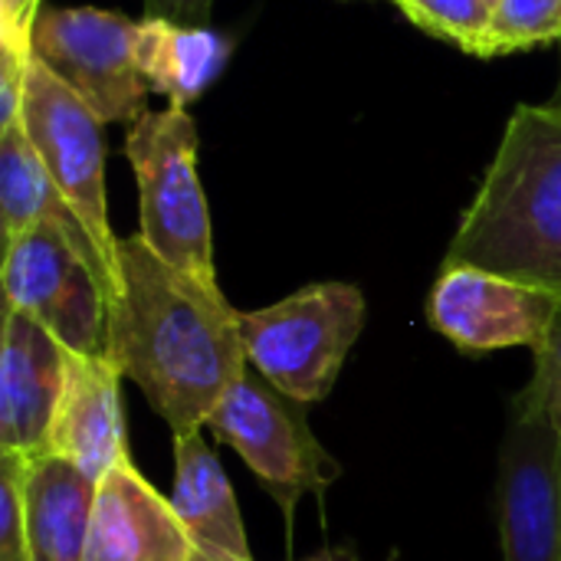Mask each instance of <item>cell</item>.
Segmentation results:
<instances>
[{"label":"cell","instance_id":"603a6c76","mask_svg":"<svg viewBox=\"0 0 561 561\" xmlns=\"http://www.w3.org/2000/svg\"><path fill=\"white\" fill-rule=\"evenodd\" d=\"M145 16H164L178 23H194V26H210V10L214 0H141Z\"/></svg>","mask_w":561,"mask_h":561},{"label":"cell","instance_id":"6da1fadb","mask_svg":"<svg viewBox=\"0 0 561 561\" xmlns=\"http://www.w3.org/2000/svg\"><path fill=\"white\" fill-rule=\"evenodd\" d=\"M108 332L115 365L141 388L174 437L204 431L250 365L240 312L220 286L168 266L138 233L118 240Z\"/></svg>","mask_w":561,"mask_h":561},{"label":"cell","instance_id":"e0dca14e","mask_svg":"<svg viewBox=\"0 0 561 561\" xmlns=\"http://www.w3.org/2000/svg\"><path fill=\"white\" fill-rule=\"evenodd\" d=\"M39 220L59 224L99 263V273H102L108 299H112L115 283H112L95 243L89 240L85 227L76 220V214L69 210V204L62 201L56 184L49 181L36 148L23 135L20 122H13V125L0 128V224H3V243L16 240L20 233H26Z\"/></svg>","mask_w":561,"mask_h":561},{"label":"cell","instance_id":"52a82bcc","mask_svg":"<svg viewBox=\"0 0 561 561\" xmlns=\"http://www.w3.org/2000/svg\"><path fill=\"white\" fill-rule=\"evenodd\" d=\"M207 431L243 457L286 516H293L302 496H322L342 477L339 460L309 431L302 411L250 375L220 398Z\"/></svg>","mask_w":561,"mask_h":561},{"label":"cell","instance_id":"277c9868","mask_svg":"<svg viewBox=\"0 0 561 561\" xmlns=\"http://www.w3.org/2000/svg\"><path fill=\"white\" fill-rule=\"evenodd\" d=\"M125 158L138 178V237L174 270L217 286L210 207L197 178V125L187 108L168 105L128 125Z\"/></svg>","mask_w":561,"mask_h":561},{"label":"cell","instance_id":"7402d4cb","mask_svg":"<svg viewBox=\"0 0 561 561\" xmlns=\"http://www.w3.org/2000/svg\"><path fill=\"white\" fill-rule=\"evenodd\" d=\"M43 0H0V39L33 46V26Z\"/></svg>","mask_w":561,"mask_h":561},{"label":"cell","instance_id":"5b68a950","mask_svg":"<svg viewBox=\"0 0 561 561\" xmlns=\"http://www.w3.org/2000/svg\"><path fill=\"white\" fill-rule=\"evenodd\" d=\"M3 309L36 319L69 355L112 358L99 263L53 220L3 243Z\"/></svg>","mask_w":561,"mask_h":561},{"label":"cell","instance_id":"4316f807","mask_svg":"<svg viewBox=\"0 0 561 561\" xmlns=\"http://www.w3.org/2000/svg\"><path fill=\"white\" fill-rule=\"evenodd\" d=\"M191 561H214V559H207V556H201V552H194V559Z\"/></svg>","mask_w":561,"mask_h":561},{"label":"cell","instance_id":"7c38bea8","mask_svg":"<svg viewBox=\"0 0 561 561\" xmlns=\"http://www.w3.org/2000/svg\"><path fill=\"white\" fill-rule=\"evenodd\" d=\"M194 542L164 500L125 457L99 480L85 561H191Z\"/></svg>","mask_w":561,"mask_h":561},{"label":"cell","instance_id":"8fae6325","mask_svg":"<svg viewBox=\"0 0 561 561\" xmlns=\"http://www.w3.org/2000/svg\"><path fill=\"white\" fill-rule=\"evenodd\" d=\"M69 371V352L26 312L3 309L0 332V457L46 450Z\"/></svg>","mask_w":561,"mask_h":561},{"label":"cell","instance_id":"30bf717a","mask_svg":"<svg viewBox=\"0 0 561 561\" xmlns=\"http://www.w3.org/2000/svg\"><path fill=\"white\" fill-rule=\"evenodd\" d=\"M503 561H561V437L513 404L496 480Z\"/></svg>","mask_w":561,"mask_h":561},{"label":"cell","instance_id":"cb8c5ba5","mask_svg":"<svg viewBox=\"0 0 561 561\" xmlns=\"http://www.w3.org/2000/svg\"><path fill=\"white\" fill-rule=\"evenodd\" d=\"M306 561H362L355 552H348V549H325V552H316L312 559Z\"/></svg>","mask_w":561,"mask_h":561},{"label":"cell","instance_id":"9a60e30c","mask_svg":"<svg viewBox=\"0 0 561 561\" xmlns=\"http://www.w3.org/2000/svg\"><path fill=\"white\" fill-rule=\"evenodd\" d=\"M168 500L194 552L214 561H253L233 486L201 431L174 437V490Z\"/></svg>","mask_w":561,"mask_h":561},{"label":"cell","instance_id":"d4e9b609","mask_svg":"<svg viewBox=\"0 0 561 561\" xmlns=\"http://www.w3.org/2000/svg\"><path fill=\"white\" fill-rule=\"evenodd\" d=\"M559 43H561V39H559ZM549 105L561 108V76H559V85H556V92H552V99H549Z\"/></svg>","mask_w":561,"mask_h":561},{"label":"cell","instance_id":"ffe728a7","mask_svg":"<svg viewBox=\"0 0 561 561\" xmlns=\"http://www.w3.org/2000/svg\"><path fill=\"white\" fill-rule=\"evenodd\" d=\"M516 404L539 414L561 437V312L546 342L536 348V375L516 398Z\"/></svg>","mask_w":561,"mask_h":561},{"label":"cell","instance_id":"7a4b0ae2","mask_svg":"<svg viewBox=\"0 0 561 561\" xmlns=\"http://www.w3.org/2000/svg\"><path fill=\"white\" fill-rule=\"evenodd\" d=\"M444 266H477L561 296V108L516 105Z\"/></svg>","mask_w":561,"mask_h":561},{"label":"cell","instance_id":"44dd1931","mask_svg":"<svg viewBox=\"0 0 561 561\" xmlns=\"http://www.w3.org/2000/svg\"><path fill=\"white\" fill-rule=\"evenodd\" d=\"M0 561H30L16 457H0Z\"/></svg>","mask_w":561,"mask_h":561},{"label":"cell","instance_id":"8992f818","mask_svg":"<svg viewBox=\"0 0 561 561\" xmlns=\"http://www.w3.org/2000/svg\"><path fill=\"white\" fill-rule=\"evenodd\" d=\"M16 122L118 289V237L112 233L105 197V122L39 59L30 62Z\"/></svg>","mask_w":561,"mask_h":561},{"label":"cell","instance_id":"d6986e66","mask_svg":"<svg viewBox=\"0 0 561 561\" xmlns=\"http://www.w3.org/2000/svg\"><path fill=\"white\" fill-rule=\"evenodd\" d=\"M561 39V0H500L490 56H506Z\"/></svg>","mask_w":561,"mask_h":561},{"label":"cell","instance_id":"ac0fdd59","mask_svg":"<svg viewBox=\"0 0 561 561\" xmlns=\"http://www.w3.org/2000/svg\"><path fill=\"white\" fill-rule=\"evenodd\" d=\"M394 3L424 33L447 39L470 56L490 59L493 13L486 0H394Z\"/></svg>","mask_w":561,"mask_h":561},{"label":"cell","instance_id":"484cf974","mask_svg":"<svg viewBox=\"0 0 561 561\" xmlns=\"http://www.w3.org/2000/svg\"><path fill=\"white\" fill-rule=\"evenodd\" d=\"M486 7H490V13L496 16V10H500V0H486Z\"/></svg>","mask_w":561,"mask_h":561},{"label":"cell","instance_id":"ba28073f","mask_svg":"<svg viewBox=\"0 0 561 561\" xmlns=\"http://www.w3.org/2000/svg\"><path fill=\"white\" fill-rule=\"evenodd\" d=\"M138 20L99 7L43 10L33 26V59L72 89L105 125L148 112V82L135 56Z\"/></svg>","mask_w":561,"mask_h":561},{"label":"cell","instance_id":"5bb4252c","mask_svg":"<svg viewBox=\"0 0 561 561\" xmlns=\"http://www.w3.org/2000/svg\"><path fill=\"white\" fill-rule=\"evenodd\" d=\"M20 493L30 561H85L99 480L66 457L36 454L20 460Z\"/></svg>","mask_w":561,"mask_h":561},{"label":"cell","instance_id":"9c48e42d","mask_svg":"<svg viewBox=\"0 0 561 561\" xmlns=\"http://www.w3.org/2000/svg\"><path fill=\"white\" fill-rule=\"evenodd\" d=\"M561 296L477 266H440L427 299L434 332L467 355L539 348L556 325Z\"/></svg>","mask_w":561,"mask_h":561},{"label":"cell","instance_id":"3957f363","mask_svg":"<svg viewBox=\"0 0 561 561\" xmlns=\"http://www.w3.org/2000/svg\"><path fill=\"white\" fill-rule=\"evenodd\" d=\"M368 302L352 283H312L253 312H240L247 362L293 404L332 394L365 329Z\"/></svg>","mask_w":561,"mask_h":561},{"label":"cell","instance_id":"2e32d148","mask_svg":"<svg viewBox=\"0 0 561 561\" xmlns=\"http://www.w3.org/2000/svg\"><path fill=\"white\" fill-rule=\"evenodd\" d=\"M135 56L148 89L161 92L171 105L187 108L227 66L230 43L210 26L141 16L135 30Z\"/></svg>","mask_w":561,"mask_h":561},{"label":"cell","instance_id":"4fadbf2b","mask_svg":"<svg viewBox=\"0 0 561 561\" xmlns=\"http://www.w3.org/2000/svg\"><path fill=\"white\" fill-rule=\"evenodd\" d=\"M122 368L115 358L69 355L66 388L43 454H56L102 480L128 457L122 421Z\"/></svg>","mask_w":561,"mask_h":561}]
</instances>
